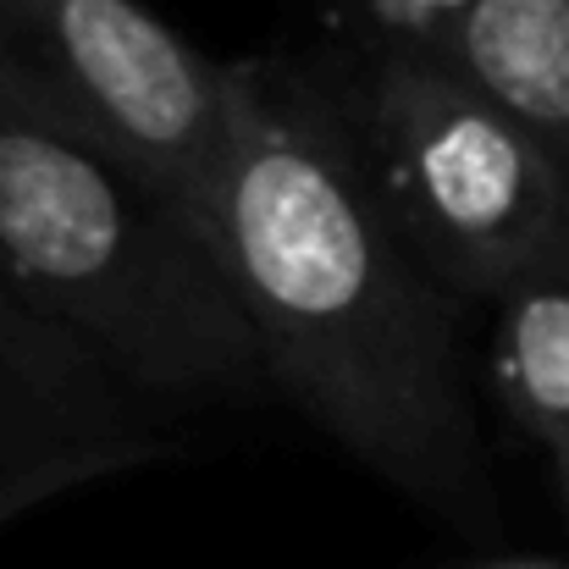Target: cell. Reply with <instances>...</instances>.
<instances>
[{
  "label": "cell",
  "instance_id": "cell-4",
  "mask_svg": "<svg viewBox=\"0 0 569 569\" xmlns=\"http://www.w3.org/2000/svg\"><path fill=\"white\" fill-rule=\"evenodd\" d=\"M11 61L106 150L178 199L210 238L227 161V67L144 0H0Z\"/></svg>",
  "mask_w": 569,
  "mask_h": 569
},
{
  "label": "cell",
  "instance_id": "cell-6",
  "mask_svg": "<svg viewBox=\"0 0 569 569\" xmlns=\"http://www.w3.org/2000/svg\"><path fill=\"white\" fill-rule=\"evenodd\" d=\"M343 56H420L526 122L569 172V0H338Z\"/></svg>",
  "mask_w": 569,
  "mask_h": 569
},
{
  "label": "cell",
  "instance_id": "cell-9",
  "mask_svg": "<svg viewBox=\"0 0 569 569\" xmlns=\"http://www.w3.org/2000/svg\"><path fill=\"white\" fill-rule=\"evenodd\" d=\"M515 569H537V565H515Z\"/></svg>",
  "mask_w": 569,
  "mask_h": 569
},
{
  "label": "cell",
  "instance_id": "cell-8",
  "mask_svg": "<svg viewBox=\"0 0 569 569\" xmlns=\"http://www.w3.org/2000/svg\"><path fill=\"white\" fill-rule=\"evenodd\" d=\"M559 498H565V515H569V459L559 465Z\"/></svg>",
  "mask_w": 569,
  "mask_h": 569
},
{
  "label": "cell",
  "instance_id": "cell-2",
  "mask_svg": "<svg viewBox=\"0 0 569 569\" xmlns=\"http://www.w3.org/2000/svg\"><path fill=\"white\" fill-rule=\"evenodd\" d=\"M0 288L144 392L266 377L232 277L178 199L72 122L0 44Z\"/></svg>",
  "mask_w": 569,
  "mask_h": 569
},
{
  "label": "cell",
  "instance_id": "cell-1",
  "mask_svg": "<svg viewBox=\"0 0 569 569\" xmlns=\"http://www.w3.org/2000/svg\"><path fill=\"white\" fill-rule=\"evenodd\" d=\"M210 243L266 377L387 487L448 520H481L487 465L459 371L465 299L381 216L316 61H227Z\"/></svg>",
  "mask_w": 569,
  "mask_h": 569
},
{
  "label": "cell",
  "instance_id": "cell-5",
  "mask_svg": "<svg viewBox=\"0 0 569 569\" xmlns=\"http://www.w3.org/2000/svg\"><path fill=\"white\" fill-rule=\"evenodd\" d=\"M139 392L83 338L0 288V526L78 481L161 459L172 437Z\"/></svg>",
  "mask_w": 569,
  "mask_h": 569
},
{
  "label": "cell",
  "instance_id": "cell-7",
  "mask_svg": "<svg viewBox=\"0 0 569 569\" xmlns=\"http://www.w3.org/2000/svg\"><path fill=\"white\" fill-rule=\"evenodd\" d=\"M487 387L503 415L553 453L569 459V260L537 266L492 299Z\"/></svg>",
  "mask_w": 569,
  "mask_h": 569
},
{
  "label": "cell",
  "instance_id": "cell-3",
  "mask_svg": "<svg viewBox=\"0 0 569 569\" xmlns=\"http://www.w3.org/2000/svg\"><path fill=\"white\" fill-rule=\"evenodd\" d=\"M316 67L371 199L453 299L569 260V172L498 100L392 50Z\"/></svg>",
  "mask_w": 569,
  "mask_h": 569
}]
</instances>
